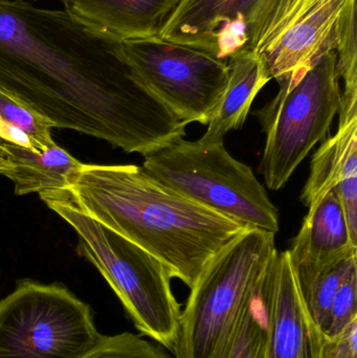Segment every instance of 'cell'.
Instances as JSON below:
<instances>
[{
  "instance_id": "cell-1",
  "label": "cell",
  "mask_w": 357,
  "mask_h": 358,
  "mask_svg": "<svg viewBox=\"0 0 357 358\" xmlns=\"http://www.w3.org/2000/svg\"><path fill=\"white\" fill-rule=\"evenodd\" d=\"M0 92L46 120L143 157L187 125L132 75L119 42L66 10L0 0Z\"/></svg>"
},
{
  "instance_id": "cell-2",
  "label": "cell",
  "mask_w": 357,
  "mask_h": 358,
  "mask_svg": "<svg viewBox=\"0 0 357 358\" xmlns=\"http://www.w3.org/2000/svg\"><path fill=\"white\" fill-rule=\"evenodd\" d=\"M80 210L159 259L192 288L245 225L205 208L134 165H85L66 189Z\"/></svg>"
},
{
  "instance_id": "cell-3",
  "label": "cell",
  "mask_w": 357,
  "mask_h": 358,
  "mask_svg": "<svg viewBox=\"0 0 357 358\" xmlns=\"http://www.w3.org/2000/svg\"><path fill=\"white\" fill-rule=\"evenodd\" d=\"M39 195L75 229L79 252L106 280L138 331L173 350L182 309L172 290L173 277L167 266L80 210L66 189Z\"/></svg>"
},
{
  "instance_id": "cell-4",
  "label": "cell",
  "mask_w": 357,
  "mask_h": 358,
  "mask_svg": "<svg viewBox=\"0 0 357 358\" xmlns=\"http://www.w3.org/2000/svg\"><path fill=\"white\" fill-rule=\"evenodd\" d=\"M275 237L247 229L207 262L180 315L175 358L230 357L249 299L277 252Z\"/></svg>"
},
{
  "instance_id": "cell-5",
  "label": "cell",
  "mask_w": 357,
  "mask_h": 358,
  "mask_svg": "<svg viewBox=\"0 0 357 358\" xmlns=\"http://www.w3.org/2000/svg\"><path fill=\"white\" fill-rule=\"evenodd\" d=\"M143 170L184 197L249 229L279 231L278 208L251 167L224 141L177 138L144 157Z\"/></svg>"
},
{
  "instance_id": "cell-6",
  "label": "cell",
  "mask_w": 357,
  "mask_h": 358,
  "mask_svg": "<svg viewBox=\"0 0 357 358\" xmlns=\"http://www.w3.org/2000/svg\"><path fill=\"white\" fill-rule=\"evenodd\" d=\"M337 55L324 52L312 66L278 82V94L254 115L265 134L258 172L279 191L318 143L329 136L339 113L342 88Z\"/></svg>"
},
{
  "instance_id": "cell-7",
  "label": "cell",
  "mask_w": 357,
  "mask_h": 358,
  "mask_svg": "<svg viewBox=\"0 0 357 358\" xmlns=\"http://www.w3.org/2000/svg\"><path fill=\"white\" fill-rule=\"evenodd\" d=\"M101 336L89 305L62 284L22 280L0 301V358H78Z\"/></svg>"
},
{
  "instance_id": "cell-8",
  "label": "cell",
  "mask_w": 357,
  "mask_h": 358,
  "mask_svg": "<svg viewBox=\"0 0 357 358\" xmlns=\"http://www.w3.org/2000/svg\"><path fill=\"white\" fill-rule=\"evenodd\" d=\"M136 81L182 123L207 125L230 75L228 61L159 37L119 42Z\"/></svg>"
},
{
  "instance_id": "cell-9",
  "label": "cell",
  "mask_w": 357,
  "mask_h": 358,
  "mask_svg": "<svg viewBox=\"0 0 357 358\" xmlns=\"http://www.w3.org/2000/svg\"><path fill=\"white\" fill-rule=\"evenodd\" d=\"M279 0H180L159 37L224 61L255 52Z\"/></svg>"
},
{
  "instance_id": "cell-10",
  "label": "cell",
  "mask_w": 357,
  "mask_h": 358,
  "mask_svg": "<svg viewBox=\"0 0 357 358\" xmlns=\"http://www.w3.org/2000/svg\"><path fill=\"white\" fill-rule=\"evenodd\" d=\"M286 252L301 298L335 267L357 256L337 187L308 210Z\"/></svg>"
},
{
  "instance_id": "cell-11",
  "label": "cell",
  "mask_w": 357,
  "mask_h": 358,
  "mask_svg": "<svg viewBox=\"0 0 357 358\" xmlns=\"http://www.w3.org/2000/svg\"><path fill=\"white\" fill-rule=\"evenodd\" d=\"M348 0H312L255 50L270 79L282 81L333 50L335 25Z\"/></svg>"
},
{
  "instance_id": "cell-12",
  "label": "cell",
  "mask_w": 357,
  "mask_h": 358,
  "mask_svg": "<svg viewBox=\"0 0 357 358\" xmlns=\"http://www.w3.org/2000/svg\"><path fill=\"white\" fill-rule=\"evenodd\" d=\"M265 304V358H312L309 319L302 305L286 250H277L268 264Z\"/></svg>"
},
{
  "instance_id": "cell-13",
  "label": "cell",
  "mask_w": 357,
  "mask_h": 358,
  "mask_svg": "<svg viewBox=\"0 0 357 358\" xmlns=\"http://www.w3.org/2000/svg\"><path fill=\"white\" fill-rule=\"evenodd\" d=\"M180 0H64V10L113 41L159 37Z\"/></svg>"
},
{
  "instance_id": "cell-14",
  "label": "cell",
  "mask_w": 357,
  "mask_h": 358,
  "mask_svg": "<svg viewBox=\"0 0 357 358\" xmlns=\"http://www.w3.org/2000/svg\"><path fill=\"white\" fill-rule=\"evenodd\" d=\"M339 126L323 141L310 164L301 201L314 210L330 189L357 178V110L339 111Z\"/></svg>"
},
{
  "instance_id": "cell-15",
  "label": "cell",
  "mask_w": 357,
  "mask_h": 358,
  "mask_svg": "<svg viewBox=\"0 0 357 358\" xmlns=\"http://www.w3.org/2000/svg\"><path fill=\"white\" fill-rule=\"evenodd\" d=\"M0 150L8 166L3 176L19 196L67 189L71 176L84 165L57 145L40 151L0 140Z\"/></svg>"
},
{
  "instance_id": "cell-16",
  "label": "cell",
  "mask_w": 357,
  "mask_h": 358,
  "mask_svg": "<svg viewBox=\"0 0 357 358\" xmlns=\"http://www.w3.org/2000/svg\"><path fill=\"white\" fill-rule=\"evenodd\" d=\"M228 65V83L210 117L207 132L203 136L207 141H224L226 134L240 129L256 96L272 80L255 52L239 55L231 59Z\"/></svg>"
},
{
  "instance_id": "cell-17",
  "label": "cell",
  "mask_w": 357,
  "mask_h": 358,
  "mask_svg": "<svg viewBox=\"0 0 357 358\" xmlns=\"http://www.w3.org/2000/svg\"><path fill=\"white\" fill-rule=\"evenodd\" d=\"M337 71L343 81L342 100L357 101L356 0H348L335 25L333 40Z\"/></svg>"
},
{
  "instance_id": "cell-18",
  "label": "cell",
  "mask_w": 357,
  "mask_h": 358,
  "mask_svg": "<svg viewBox=\"0 0 357 358\" xmlns=\"http://www.w3.org/2000/svg\"><path fill=\"white\" fill-rule=\"evenodd\" d=\"M266 271H264L263 275L256 286L255 292L249 299L228 358H265L268 336L265 304Z\"/></svg>"
},
{
  "instance_id": "cell-19",
  "label": "cell",
  "mask_w": 357,
  "mask_h": 358,
  "mask_svg": "<svg viewBox=\"0 0 357 358\" xmlns=\"http://www.w3.org/2000/svg\"><path fill=\"white\" fill-rule=\"evenodd\" d=\"M0 124L23 132L36 150H48L56 145L52 126L41 115L0 92Z\"/></svg>"
},
{
  "instance_id": "cell-20",
  "label": "cell",
  "mask_w": 357,
  "mask_h": 358,
  "mask_svg": "<svg viewBox=\"0 0 357 358\" xmlns=\"http://www.w3.org/2000/svg\"><path fill=\"white\" fill-rule=\"evenodd\" d=\"M78 358H171L163 349L132 332L102 334L87 352Z\"/></svg>"
},
{
  "instance_id": "cell-21",
  "label": "cell",
  "mask_w": 357,
  "mask_h": 358,
  "mask_svg": "<svg viewBox=\"0 0 357 358\" xmlns=\"http://www.w3.org/2000/svg\"><path fill=\"white\" fill-rule=\"evenodd\" d=\"M357 268L349 273L337 290L320 331L327 338L339 336L357 319Z\"/></svg>"
},
{
  "instance_id": "cell-22",
  "label": "cell",
  "mask_w": 357,
  "mask_h": 358,
  "mask_svg": "<svg viewBox=\"0 0 357 358\" xmlns=\"http://www.w3.org/2000/svg\"><path fill=\"white\" fill-rule=\"evenodd\" d=\"M312 358H357V319L339 336L327 338L309 321Z\"/></svg>"
},
{
  "instance_id": "cell-23",
  "label": "cell",
  "mask_w": 357,
  "mask_h": 358,
  "mask_svg": "<svg viewBox=\"0 0 357 358\" xmlns=\"http://www.w3.org/2000/svg\"><path fill=\"white\" fill-rule=\"evenodd\" d=\"M312 0H279L278 6L275 8L270 18L268 19L258 45L265 43L266 41L274 37L296 14Z\"/></svg>"
},
{
  "instance_id": "cell-24",
  "label": "cell",
  "mask_w": 357,
  "mask_h": 358,
  "mask_svg": "<svg viewBox=\"0 0 357 358\" xmlns=\"http://www.w3.org/2000/svg\"><path fill=\"white\" fill-rule=\"evenodd\" d=\"M8 163H6V159H4L3 157H2L1 150H0V174H2L3 176L4 172L8 170Z\"/></svg>"
},
{
  "instance_id": "cell-25",
  "label": "cell",
  "mask_w": 357,
  "mask_h": 358,
  "mask_svg": "<svg viewBox=\"0 0 357 358\" xmlns=\"http://www.w3.org/2000/svg\"><path fill=\"white\" fill-rule=\"evenodd\" d=\"M33 1H38V0H33ZM59 1H61L63 3V2H64V0H59Z\"/></svg>"
}]
</instances>
